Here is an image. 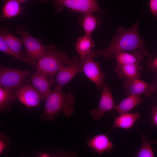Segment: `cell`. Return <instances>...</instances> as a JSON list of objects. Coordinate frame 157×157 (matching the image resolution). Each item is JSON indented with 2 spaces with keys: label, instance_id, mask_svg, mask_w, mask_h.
I'll list each match as a JSON object with an SVG mask.
<instances>
[{
  "label": "cell",
  "instance_id": "d4e9b609",
  "mask_svg": "<svg viewBox=\"0 0 157 157\" xmlns=\"http://www.w3.org/2000/svg\"><path fill=\"white\" fill-rule=\"evenodd\" d=\"M0 154L9 145V141L8 137L4 134L1 133L0 137Z\"/></svg>",
  "mask_w": 157,
  "mask_h": 157
},
{
  "label": "cell",
  "instance_id": "30bf717a",
  "mask_svg": "<svg viewBox=\"0 0 157 157\" xmlns=\"http://www.w3.org/2000/svg\"><path fill=\"white\" fill-rule=\"evenodd\" d=\"M31 78L32 85L40 94L42 99L46 100L52 91L51 86L54 83L55 79L37 69Z\"/></svg>",
  "mask_w": 157,
  "mask_h": 157
},
{
  "label": "cell",
  "instance_id": "4dcf8cb0",
  "mask_svg": "<svg viewBox=\"0 0 157 157\" xmlns=\"http://www.w3.org/2000/svg\"><path fill=\"white\" fill-rule=\"evenodd\" d=\"M154 72L156 74V84H157V85H157V70L155 71Z\"/></svg>",
  "mask_w": 157,
  "mask_h": 157
},
{
  "label": "cell",
  "instance_id": "3957f363",
  "mask_svg": "<svg viewBox=\"0 0 157 157\" xmlns=\"http://www.w3.org/2000/svg\"><path fill=\"white\" fill-rule=\"evenodd\" d=\"M70 59L65 52L57 49L53 44L46 45L44 55L37 62V70L52 79L63 67L69 63Z\"/></svg>",
  "mask_w": 157,
  "mask_h": 157
},
{
  "label": "cell",
  "instance_id": "f1b7e54d",
  "mask_svg": "<svg viewBox=\"0 0 157 157\" xmlns=\"http://www.w3.org/2000/svg\"><path fill=\"white\" fill-rule=\"evenodd\" d=\"M38 156L40 157H50L51 155L45 152H41L39 154Z\"/></svg>",
  "mask_w": 157,
  "mask_h": 157
},
{
  "label": "cell",
  "instance_id": "e0dca14e",
  "mask_svg": "<svg viewBox=\"0 0 157 157\" xmlns=\"http://www.w3.org/2000/svg\"><path fill=\"white\" fill-rule=\"evenodd\" d=\"M143 101V99L140 96L128 95L119 104L115 105L114 109L116 110V113L119 114L128 113Z\"/></svg>",
  "mask_w": 157,
  "mask_h": 157
},
{
  "label": "cell",
  "instance_id": "83f0119b",
  "mask_svg": "<svg viewBox=\"0 0 157 157\" xmlns=\"http://www.w3.org/2000/svg\"><path fill=\"white\" fill-rule=\"evenodd\" d=\"M151 115L152 124L157 127V103L152 107Z\"/></svg>",
  "mask_w": 157,
  "mask_h": 157
},
{
  "label": "cell",
  "instance_id": "5bb4252c",
  "mask_svg": "<svg viewBox=\"0 0 157 157\" xmlns=\"http://www.w3.org/2000/svg\"><path fill=\"white\" fill-rule=\"evenodd\" d=\"M142 69L139 64H126L115 65L114 72L117 74L118 78L120 79H140L141 74L139 71Z\"/></svg>",
  "mask_w": 157,
  "mask_h": 157
},
{
  "label": "cell",
  "instance_id": "44dd1931",
  "mask_svg": "<svg viewBox=\"0 0 157 157\" xmlns=\"http://www.w3.org/2000/svg\"><path fill=\"white\" fill-rule=\"evenodd\" d=\"M142 139V145L135 156L137 157H153L154 154L152 148L153 144H157V140H149L148 135L142 134L140 135Z\"/></svg>",
  "mask_w": 157,
  "mask_h": 157
},
{
  "label": "cell",
  "instance_id": "cb8c5ba5",
  "mask_svg": "<svg viewBox=\"0 0 157 157\" xmlns=\"http://www.w3.org/2000/svg\"><path fill=\"white\" fill-rule=\"evenodd\" d=\"M0 50L1 51L4 53L22 60L32 66H34L33 63L26 57L20 56L11 50L8 47L3 37L1 35H0Z\"/></svg>",
  "mask_w": 157,
  "mask_h": 157
},
{
  "label": "cell",
  "instance_id": "7402d4cb",
  "mask_svg": "<svg viewBox=\"0 0 157 157\" xmlns=\"http://www.w3.org/2000/svg\"><path fill=\"white\" fill-rule=\"evenodd\" d=\"M20 3L18 0H8L2 10L4 17L11 18L19 15L21 9Z\"/></svg>",
  "mask_w": 157,
  "mask_h": 157
},
{
  "label": "cell",
  "instance_id": "2e32d148",
  "mask_svg": "<svg viewBox=\"0 0 157 157\" xmlns=\"http://www.w3.org/2000/svg\"><path fill=\"white\" fill-rule=\"evenodd\" d=\"M78 24L83 27L85 34L91 35L96 27L101 25L102 21L92 13H81Z\"/></svg>",
  "mask_w": 157,
  "mask_h": 157
},
{
  "label": "cell",
  "instance_id": "ba28073f",
  "mask_svg": "<svg viewBox=\"0 0 157 157\" xmlns=\"http://www.w3.org/2000/svg\"><path fill=\"white\" fill-rule=\"evenodd\" d=\"M124 81L123 86L126 90L125 93L127 96L143 94L146 97H150L157 88L155 84H149L139 78H124Z\"/></svg>",
  "mask_w": 157,
  "mask_h": 157
},
{
  "label": "cell",
  "instance_id": "ac0fdd59",
  "mask_svg": "<svg viewBox=\"0 0 157 157\" xmlns=\"http://www.w3.org/2000/svg\"><path fill=\"white\" fill-rule=\"evenodd\" d=\"M143 55L141 51H134L130 53L125 52H119L113 57L116 64H140L143 59Z\"/></svg>",
  "mask_w": 157,
  "mask_h": 157
},
{
  "label": "cell",
  "instance_id": "277c9868",
  "mask_svg": "<svg viewBox=\"0 0 157 157\" xmlns=\"http://www.w3.org/2000/svg\"><path fill=\"white\" fill-rule=\"evenodd\" d=\"M17 32L20 33L22 44L27 52L26 57L33 64L36 66L37 61L44 54L46 46L43 45L38 40L29 34L23 27L19 25Z\"/></svg>",
  "mask_w": 157,
  "mask_h": 157
},
{
  "label": "cell",
  "instance_id": "4316f807",
  "mask_svg": "<svg viewBox=\"0 0 157 157\" xmlns=\"http://www.w3.org/2000/svg\"><path fill=\"white\" fill-rule=\"evenodd\" d=\"M149 7L154 18L157 17V0H149Z\"/></svg>",
  "mask_w": 157,
  "mask_h": 157
},
{
  "label": "cell",
  "instance_id": "6da1fadb",
  "mask_svg": "<svg viewBox=\"0 0 157 157\" xmlns=\"http://www.w3.org/2000/svg\"><path fill=\"white\" fill-rule=\"evenodd\" d=\"M139 19L129 29L117 28V32L110 44L106 48L94 52V57L103 56L104 59H108L116 54L122 52L139 51L149 58L151 55L145 46L144 40L140 36L138 29Z\"/></svg>",
  "mask_w": 157,
  "mask_h": 157
},
{
  "label": "cell",
  "instance_id": "7a4b0ae2",
  "mask_svg": "<svg viewBox=\"0 0 157 157\" xmlns=\"http://www.w3.org/2000/svg\"><path fill=\"white\" fill-rule=\"evenodd\" d=\"M63 86L57 85L46 99L41 119L52 121L58 114L63 113L65 117H71L74 111V95L71 92L64 93Z\"/></svg>",
  "mask_w": 157,
  "mask_h": 157
},
{
  "label": "cell",
  "instance_id": "8992f818",
  "mask_svg": "<svg viewBox=\"0 0 157 157\" xmlns=\"http://www.w3.org/2000/svg\"><path fill=\"white\" fill-rule=\"evenodd\" d=\"M94 51H93L83 58H80L83 71L86 76L94 83L99 91L101 90L106 84L104 82L105 74L101 70L100 63L93 59Z\"/></svg>",
  "mask_w": 157,
  "mask_h": 157
},
{
  "label": "cell",
  "instance_id": "484cf974",
  "mask_svg": "<svg viewBox=\"0 0 157 157\" xmlns=\"http://www.w3.org/2000/svg\"><path fill=\"white\" fill-rule=\"evenodd\" d=\"M146 68L153 72L157 70V57L154 60L148 58L147 61Z\"/></svg>",
  "mask_w": 157,
  "mask_h": 157
},
{
  "label": "cell",
  "instance_id": "d6986e66",
  "mask_svg": "<svg viewBox=\"0 0 157 157\" xmlns=\"http://www.w3.org/2000/svg\"><path fill=\"white\" fill-rule=\"evenodd\" d=\"M75 46L77 52L83 58L93 51L92 48L95 44L92 40L91 35L85 34L82 37H80L76 40Z\"/></svg>",
  "mask_w": 157,
  "mask_h": 157
},
{
  "label": "cell",
  "instance_id": "603a6c76",
  "mask_svg": "<svg viewBox=\"0 0 157 157\" xmlns=\"http://www.w3.org/2000/svg\"><path fill=\"white\" fill-rule=\"evenodd\" d=\"M14 92L0 87V109L8 111L10 109L14 97Z\"/></svg>",
  "mask_w": 157,
  "mask_h": 157
},
{
  "label": "cell",
  "instance_id": "f546056e",
  "mask_svg": "<svg viewBox=\"0 0 157 157\" xmlns=\"http://www.w3.org/2000/svg\"><path fill=\"white\" fill-rule=\"evenodd\" d=\"M20 3H23L27 0H18Z\"/></svg>",
  "mask_w": 157,
  "mask_h": 157
},
{
  "label": "cell",
  "instance_id": "5b68a950",
  "mask_svg": "<svg viewBox=\"0 0 157 157\" xmlns=\"http://www.w3.org/2000/svg\"><path fill=\"white\" fill-rule=\"evenodd\" d=\"M31 72V71L1 66L0 68V87L16 92Z\"/></svg>",
  "mask_w": 157,
  "mask_h": 157
},
{
  "label": "cell",
  "instance_id": "ffe728a7",
  "mask_svg": "<svg viewBox=\"0 0 157 157\" xmlns=\"http://www.w3.org/2000/svg\"><path fill=\"white\" fill-rule=\"evenodd\" d=\"M0 35L11 50L17 54L23 56L21 51L22 43L21 39L16 37L3 28L1 29Z\"/></svg>",
  "mask_w": 157,
  "mask_h": 157
},
{
  "label": "cell",
  "instance_id": "9a60e30c",
  "mask_svg": "<svg viewBox=\"0 0 157 157\" xmlns=\"http://www.w3.org/2000/svg\"><path fill=\"white\" fill-rule=\"evenodd\" d=\"M141 116L139 113H129L119 114L117 117L114 116V122L108 132L113 128H119L127 129L131 128Z\"/></svg>",
  "mask_w": 157,
  "mask_h": 157
},
{
  "label": "cell",
  "instance_id": "9c48e42d",
  "mask_svg": "<svg viewBox=\"0 0 157 157\" xmlns=\"http://www.w3.org/2000/svg\"><path fill=\"white\" fill-rule=\"evenodd\" d=\"M83 71L80 58L75 56L70 59L69 64L62 67L57 73L56 82L63 86L70 81L78 72Z\"/></svg>",
  "mask_w": 157,
  "mask_h": 157
},
{
  "label": "cell",
  "instance_id": "4fadbf2b",
  "mask_svg": "<svg viewBox=\"0 0 157 157\" xmlns=\"http://www.w3.org/2000/svg\"><path fill=\"white\" fill-rule=\"evenodd\" d=\"M87 143L93 152L100 154L108 153L113 148V145L107 135L103 134L97 135L87 139Z\"/></svg>",
  "mask_w": 157,
  "mask_h": 157
},
{
  "label": "cell",
  "instance_id": "7c38bea8",
  "mask_svg": "<svg viewBox=\"0 0 157 157\" xmlns=\"http://www.w3.org/2000/svg\"><path fill=\"white\" fill-rule=\"evenodd\" d=\"M101 90L98 108L97 109H93L90 112L95 121L102 117L107 112L114 109L115 106L110 87L105 84Z\"/></svg>",
  "mask_w": 157,
  "mask_h": 157
},
{
  "label": "cell",
  "instance_id": "52a82bcc",
  "mask_svg": "<svg viewBox=\"0 0 157 157\" xmlns=\"http://www.w3.org/2000/svg\"><path fill=\"white\" fill-rule=\"evenodd\" d=\"M52 2L59 10L64 7L72 10L81 13H95L104 15L97 0H48Z\"/></svg>",
  "mask_w": 157,
  "mask_h": 157
},
{
  "label": "cell",
  "instance_id": "8fae6325",
  "mask_svg": "<svg viewBox=\"0 0 157 157\" xmlns=\"http://www.w3.org/2000/svg\"><path fill=\"white\" fill-rule=\"evenodd\" d=\"M19 100L26 107H37L40 105L42 97L32 85H26L21 86L15 92Z\"/></svg>",
  "mask_w": 157,
  "mask_h": 157
}]
</instances>
